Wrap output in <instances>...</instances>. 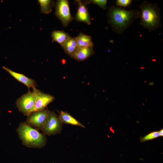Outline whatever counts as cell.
I'll return each mask as SVG.
<instances>
[{
    "label": "cell",
    "mask_w": 163,
    "mask_h": 163,
    "mask_svg": "<svg viewBox=\"0 0 163 163\" xmlns=\"http://www.w3.org/2000/svg\"><path fill=\"white\" fill-rule=\"evenodd\" d=\"M140 16V12L138 10H127L115 6H110L107 14L108 24L114 32L119 34L122 33Z\"/></svg>",
    "instance_id": "6da1fadb"
},
{
    "label": "cell",
    "mask_w": 163,
    "mask_h": 163,
    "mask_svg": "<svg viewBox=\"0 0 163 163\" xmlns=\"http://www.w3.org/2000/svg\"><path fill=\"white\" fill-rule=\"evenodd\" d=\"M139 8L141 11L140 24L144 28L151 31L161 26L160 9L157 4L145 1Z\"/></svg>",
    "instance_id": "7a4b0ae2"
},
{
    "label": "cell",
    "mask_w": 163,
    "mask_h": 163,
    "mask_svg": "<svg viewBox=\"0 0 163 163\" xmlns=\"http://www.w3.org/2000/svg\"><path fill=\"white\" fill-rule=\"evenodd\" d=\"M17 132L23 144L26 146L40 148L46 144L47 139L44 135L25 122L20 124Z\"/></svg>",
    "instance_id": "3957f363"
},
{
    "label": "cell",
    "mask_w": 163,
    "mask_h": 163,
    "mask_svg": "<svg viewBox=\"0 0 163 163\" xmlns=\"http://www.w3.org/2000/svg\"><path fill=\"white\" fill-rule=\"evenodd\" d=\"M50 111L44 109L31 113L27 116L25 123L29 126L42 131Z\"/></svg>",
    "instance_id": "277c9868"
},
{
    "label": "cell",
    "mask_w": 163,
    "mask_h": 163,
    "mask_svg": "<svg viewBox=\"0 0 163 163\" xmlns=\"http://www.w3.org/2000/svg\"><path fill=\"white\" fill-rule=\"evenodd\" d=\"M16 104L19 111L28 116L34 110L35 101L32 92L29 90L17 100Z\"/></svg>",
    "instance_id": "5b68a950"
},
{
    "label": "cell",
    "mask_w": 163,
    "mask_h": 163,
    "mask_svg": "<svg viewBox=\"0 0 163 163\" xmlns=\"http://www.w3.org/2000/svg\"><path fill=\"white\" fill-rule=\"evenodd\" d=\"M62 123L59 116L54 112L50 111L42 130L43 134L51 136L60 133L62 129Z\"/></svg>",
    "instance_id": "8992f818"
},
{
    "label": "cell",
    "mask_w": 163,
    "mask_h": 163,
    "mask_svg": "<svg viewBox=\"0 0 163 163\" xmlns=\"http://www.w3.org/2000/svg\"><path fill=\"white\" fill-rule=\"evenodd\" d=\"M55 14L61 21L64 27L67 26L74 19L71 14L69 3L66 0L57 1Z\"/></svg>",
    "instance_id": "52a82bcc"
},
{
    "label": "cell",
    "mask_w": 163,
    "mask_h": 163,
    "mask_svg": "<svg viewBox=\"0 0 163 163\" xmlns=\"http://www.w3.org/2000/svg\"><path fill=\"white\" fill-rule=\"evenodd\" d=\"M32 88V93L35 101L34 111L45 109L46 107L54 100L53 96L42 92L35 87Z\"/></svg>",
    "instance_id": "ba28073f"
},
{
    "label": "cell",
    "mask_w": 163,
    "mask_h": 163,
    "mask_svg": "<svg viewBox=\"0 0 163 163\" xmlns=\"http://www.w3.org/2000/svg\"><path fill=\"white\" fill-rule=\"evenodd\" d=\"M78 7L75 16L76 20L78 22H83L90 25L91 24L90 14L85 4L80 0H76Z\"/></svg>",
    "instance_id": "9c48e42d"
},
{
    "label": "cell",
    "mask_w": 163,
    "mask_h": 163,
    "mask_svg": "<svg viewBox=\"0 0 163 163\" xmlns=\"http://www.w3.org/2000/svg\"><path fill=\"white\" fill-rule=\"evenodd\" d=\"M3 68L14 78L24 84L28 88L35 87L36 83L34 80L26 77L23 74L15 72L5 66H3Z\"/></svg>",
    "instance_id": "30bf717a"
},
{
    "label": "cell",
    "mask_w": 163,
    "mask_h": 163,
    "mask_svg": "<svg viewBox=\"0 0 163 163\" xmlns=\"http://www.w3.org/2000/svg\"><path fill=\"white\" fill-rule=\"evenodd\" d=\"M61 46L65 53L72 58L79 49L75 37H71Z\"/></svg>",
    "instance_id": "8fae6325"
},
{
    "label": "cell",
    "mask_w": 163,
    "mask_h": 163,
    "mask_svg": "<svg viewBox=\"0 0 163 163\" xmlns=\"http://www.w3.org/2000/svg\"><path fill=\"white\" fill-rule=\"evenodd\" d=\"M94 53L93 47L79 48L72 58L78 61H84Z\"/></svg>",
    "instance_id": "7c38bea8"
},
{
    "label": "cell",
    "mask_w": 163,
    "mask_h": 163,
    "mask_svg": "<svg viewBox=\"0 0 163 163\" xmlns=\"http://www.w3.org/2000/svg\"><path fill=\"white\" fill-rule=\"evenodd\" d=\"M58 116L62 123L85 128L83 125L67 112L62 111L60 112Z\"/></svg>",
    "instance_id": "4fadbf2b"
},
{
    "label": "cell",
    "mask_w": 163,
    "mask_h": 163,
    "mask_svg": "<svg viewBox=\"0 0 163 163\" xmlns=\"http://www.w3.org/2000/svg\"><path fill=\"white\" fill-rule=\"evenodd\" d=\"M75 38L79 48L88 47H94V43L92 41L91 36L80 33Z\"/></svg>",
    "instance_id": "5bb4252c"
},
{
    "label": "cell",
    "mask_w": 163,
    "mask_h": 163,
    "mask_svg": "<svg viewBox=\"0 0 163 163\" xmlns=\"http://www.w3.org/2000/svg\"><path fill=\"white\" fill-rule=\"evenodd\" d=\"M71 36L63 30H54L51 33L53 41H56L61 46L67 41Z\"/></svg>",
    "instance_id": "9a60e30c"
},
{
    "label": "cell",
    "mask_w": 163,
    "mask_h": 163,
    "mask_svg": "<svg viewBox=\"0 0 163 163\" xmlns=\"http://www.w3.org/2000/svg\"><path fill=\"white\" fill-rule=\"evenodd\" d=\"M38 2L41 6V11L42 13L48 14L51 12L52 8L54 5L53 1L39 0Z\"/></svg>",
    "instance_id": "2e32d148"
},
{
    "label": "cell",
    "mask_w": 163,
    "mask_h": 163,
    "mask_svg": "<svg viewBox=\"0 0 163 163\" xmlns=\"http://www.w3.org/2000/svg\"><path fill=\"white\" fill-rule=\"evenodd\" d=\"M107 1L106 0H88L85 2V3L86 4L91 3L98 5L103 9L105 10L107 8Z\"/></svg>",
    "instance_id": "e0dca14e"
},
{
    "label": "cell",
    "mask_w": 163,
    "mask_h": 163,
    "mask_svg": "<svg viewBox=\"0 0 163 163\" xmlns=\"http://www.w3.org/2000/svg\"><path fill=\"white\" fill-rule=\"evenodd\" d=\"M159 136L158 131H155L145 136L144 137H141L140 141L141 142H144L148 140H152Z\"/></svg>",
    "instance_id": "ac0fdd59"
},
{
    "label": "cell",
    "mask_w": 163,
    "mask_h": 163,
    "mask_svg": "<svg viewBox=\"0 0 163 163\" xmlns=\"http://www.w3.org/2000/svg\"><path fill=\"white\" fill-rule=\"evenodd\" d=\"M132 2L130 0H117L116 4L118 6L126 7L129 5Z\"/></svg>",
    "instance_id": "d6986e66"
},
{
    "label": "cell",
    "mask_w": 163,
    "mask_h": 163,
    "mask_svg": "<svg viewBox=\"0 0 163 163\" xmlns=\"http://www.w3.org/2000/svg\"><path fill=\"white\" fill-rule=\"evenodd\" d=\"M159 136H163V129H162L160 131H158Z\"/></svg>",
    "instance_id": "ffe728a7"
}]
</instances>
